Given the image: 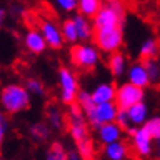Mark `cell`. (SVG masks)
Instances as JSON below:
<instances>
[{
	"label": "cell",
	"mask_w": 160,
	"mask_h": 160,
	"mask_svg": "<svg viewBox=\"0 0 160 160\" xmlns=\"http://www.w3.org/2000/svg\"><path fill=\"white\" fill-rule=\"evenodd\" d=\"M144 65H146V69L148 72V77H150L151 82H157L160 78V65L157 63L154 58L150 59H144Z\"/></svg>",
	"instance_id": "obj_27"
},
{
	"label": "cell",
	"mask_w": 160,
	"mask_h": 160,
	"mask_svg": "<svg viewBox=\"0 0 160 160\" xmlns=\"http://www.w3.org/2000/svg\"><path fill=\"white\" fill-rule=\"evenodd\" d=\"M24 46L31 54H41L49 47L38 28H29L24 34Z\"/></svg>",
	"instance_id": "obj_11"
},
{
	"label": "cell",
	"mask_w": 160,
	"mask_h": 160,
	"mask_svg": "<svg viewBox=\"0 0 160 160\" xmlns=\"http://www.w3.org/2000/svg\"><path fill=\"white\" fill-rule=\"evenodd\" d=\"M71 60L75 68L81 71H91L100 62V50L97 46L87 43L75 44L71 50Z\"/></svg>",
	"instance_id": "obj_4"
},
{
	"label": "cell",
	"mask_w": 160,
	"mask_h": 160,
	"mask_svg": "<svg viewBox=\"0 0 160 160\" xmlns=\"http://www.w3.org/2000/svg\"><path fill=\"white\" fill-rule=\"evenodd\" d=\"M75 148H77L78 153L82 156L85 160H94L96 159V147H94L92 140H87V141H84V142L75 144Z\"/></svg>",
	"instance_id": "obj_26"
},
{
	"label": "cell",
	"mask_w": 160,
	"mask_h": 160,
	"mask_svg": "<svg viewBox=\"0 0 160 160\" xmlns=\"http://www.w3.org/2000/svg\"><path fill=\"white\" fill-rule=\"evenodd\" d=\"M118 110H119V106L116 104V102L97 103L88 112H85V116H87V121L90 123V126L98 128L103 123L116 121Z\"/></svg>",
	"instance_id": "obj_7"
},
{
	"label": "cell",
	"mask_w": 160,
	"mask_h": 160,
	"mask_svg": "<svg viewBox=\"0 0 160 160\" xmlns=\"http://www.w3.org/2000/svg\"><path fill=\"white\" fill-rule=\"evenodd\" d=\"M31 104V94L25 85L9 84L0 92V106L8 115H16L27 110Z\"/></svg>",
	"instance_id": "obj_1"
},
{
	"label": "cell",
	"mask_w": 160,
	"mask_h": 160,
	"mask_svg": "<svg viewBox=\"0 0 160 160\" xmlns=\"http://www.w3.org/2000/svg\"><path fill=\"white\" fill-rule=\"evenodd\" d=\"M142 126L150 132L153 140H156V141L160 140V116H154V118H151V119H147V122Z\"/></svg>",
	"instance_id": "obj_29"
},
{
	"label": "cell",
	"mask_w": 160,
	"mask_h": 160,
	"mask_svg": "<svg viewBox=\"0 0 160 160\" xmlns=\"http://www.w3.org/2000/svg\"><path fill=\"white\" fill-rule=\"evenodd\" d=\"M103 156L106 160H126L129 156V148L122 140L103 146Z\"/></svg>",
	"instance_id": "obj_16"
},
{
	"label": "cell",
	"mask_w": 160,
	"mask_h": 160,
	"mask_svg": "<svg viewBox=\"0 0 160 160\" xmlns=\"http://www.w3.org/2000/svg\"><path fill=\"white\" fill-rule=\"evenodd\" d=\"M66 128H68L69 135L72 137L75 144L91 140V137H90V123L87 121V116L77 103L69 106L68 115H66Z\"/></svg>",
	"instance_id": "obj_3"
},
{
	"label": "cell",
	"mask_w": 160,
	"mask_h": 160,
	"mask_svg": "<svg viewBox=\"0 0 160 160\" xmlns=\"http://www.w3.org/2000/svg\"><path fill=\"white\" fill-rule=\"evenodd\" d=\"M25 87H27V90L29 91L31 96H37V97H44L46 96V85L38 78L35 77L28 78L27 82H25Z\"/></svg>",
	"instance_id": "obj_24"
},
{
	"label": "cell",
	"mask_w": 160,
	"mask_h": 160,
	"mask_svg": "<svg viewBox=\"0 0 160 160\" xmlns=\"http://www.w3.org/2000/svg\"><path fill=\"white\" fill-rule=\"evenodd\" d=\"M44 119H46L44 122L52 128V131H62L66 126V115L54 104H50L46 107Z\"/></svg>",
	"instance_id": "obj_15"
},
{
	"label": "cell",
	"mask_w": 160,
	"mask_h": 160,
	"mask_svg": "<svg viewBox=\"0 0 160 160\" xmlns=\"http://www.w3.org/2000/svg\"><path fill=\"white\" fill-rule=\"evenodd\" d=\"M109 69H110L113 77H122L128 71L125 54L121 53V52L112 53L110 58H109Z\"/></svg>",
	"instance_id": "obj_19"
},
{
	"label": "cell",
	"mask_w": 160,
	"mask_h": 160,
	"mask_svg": "<svg viewBox=\"0 0 160 160\" xmlns=\"http://www.w3.org/2000/svg\"><path fill=\"white\" fill-rule=\"evenodd\" d=\"M91 97L94 103H109L115 102L116 98V87L112 82H100L91 91Z\"/></svg>",
	"instance_id": "obj_17"
},
{
	"label": "cell",
	"mask_w": 160,
	"mask_h": 160,
	"mask_svg": "<svg viewBox=\"0 0 160 160\" xmlns=\"http://www.w3.org/2000/svg\"><path fill=\"white\" fill-rule=\"evenodd\" d=\"M68 157H69V160H85L82 156L78 153L77 148H73V150H68Z\"/></svg>",
	"instance_id": "obj_33"
},
{
	"label": "cell",
	"mask_w": 160,
	"mask_h": 160,
	"mask_svg": "<svg viewBox=\"0 0 160 160\" xmlns=\"http://www.w3.org/2000/svg\"><path fill=\"white\" fill-rule=\"evenodd\" d=\"M129 135H131V142L137 154L141 157H147L151 154L153 151V137L150 132L147 131L144 126H134L129 129Z\"/></svg>",
	"instance_id": "obj_10"
},
{
	"label": "cell",
	"mask_w": 160,
	"mask_h": 160,
	"mask_svg": "<svg viewBox=\"0 0 160 160\" xmlns=\"http://www.w3.org/2000/svg\"><path fill=\"white\" fill-rule=\"evenodd\" d=\"M142 100H144V90L141 87H137L131 82H125L119 88H116L115 102L119 106V109H128L132 104L140 103Z\"/></svg>",
	"instance_id": "obj_9"
},
{
	"label": "cell",
	"mask_w": 160,
	"mask_h": 160,
	"mask_svg": "<svg viewBox=\"0 0 160 160\" xmlns=\"http://www.w3.org/2000/svg\"><path fill=\"white\" fill-rule=\"evenodd\" d=\"M44 160H69L68 150L65 148V146H63L62 142L56 141V142H53V144L47 148Z\"/></svg>",
	"instance_id": "obj_23"
},
{
	"label": "cell",
	"mask_w": 160,
	"mask_h": 160,
	"mask_svg": "<svg viewBox=\"0 0 160 160\" xmlns=\"http://www.w3.org/2000/svg\"><path fill=\"white\" fill-rule=\"evenodd\" d=\"M78 104V106L81 107L84 110V113L85 112H88L90 109H91L96 103H94V100H92L91 97V92L85 91V90H79V92H78V97H77V102H75Z\"/></svg>",
	"instance_id": "obj_28"
},
{
	"label": "cell",
	"mask_w": 160,
	"mask_h": 160,
	"mask_svg": "<svg viewBox=\"0 0 160 160\" xmlns=\"http://www.w3.org/2000/svg\"><path fill=\"white\" fill-rule=\"evenodd\" d=\"M58 84H59V97L60 102L66 106H71L77 102L78 92H79V84H78V78L71 68H63L59 69L58 72Z\"/></svg>",
	"instance_id": "obj_5"
},
{
	"label": "cell",
	"mask_w": 160,
	"mask_h": 160,
	"mask_svg": "<svg viewBox=\"0 0 160 160\" xmlns=\"http://www.w3.org/2000/svg\"><path fill=\"white\" fill-rule=\"evenodd\" d=\"M8 129H9V121H8V116L3 110H0V147L3 144V141L6 138V134H8Z\"/></svg>",
	"instance_id": "obj_32"
},
{
	"label": "cell",
	"mask_w": 160,
	"mask_h": 160,
	"mask_svg": "<svg viewBox=\"0 0 160 160\" xmlns=\"http://www.w3.org/2000/svg\"><path fill=\"white\" fill-rule=\"evenodd\" d=\"M56 8L65 13H72L78 8V0H53Z\"/></svg>",
	"instance_id": "obj_30"
},
{
	"label": "cell",
	"mask_w": 160,
	"mask_h": 160,
	"mask_svg": "<svg viewBox=\"0 0 160 160\" xmlns=\"http://www.w3.org/2000/svg\"><path fill=\"white\" fill-rule=\"evenodd\" d=\"M126 112H128V116H129V121H131L132 126H142L147 122L148 109H147V104L144 102L132 104L131 107L126 109Z\"/></svg>",
	"instance_id": "obj_18"
},
{
	"label": "cell",
	"mask_w": 160,
	"mask_h": 160,
	"mask_svg": "<svg viewBox=\"0 0 160 160\" xmlns=\"http://www.w3.org/2000/svg\"><path fill=\"white\" fill-rule=\"evenodd\" d=\"M38 29L41 31V34L50 49H62L65 40H63L60 25L56 21H53L52 18H41L38 22Z\"/></svg>",
	"instance_id": "obj_8"
},
{
	"label": "cell",
	"mask_w": 160,
	"mask_h": 160,
	"mask_svg": "<svg viewBox=\"0 0 160 160\" xmlns=\"http://www.w3.org/2000/svg\"><path fill=\"white\" fill-rule=\"evenodd\" d=\"M60 29H62V35H63V40L65 43H71V44H75L78 43V32H77V27L73 24L72 18L69 19H65L60 25Z\"/></svg>",
	"instance_id": "obj_22"
},
{
	"label": "cell",
	"mask_w": 160,
	"mask_h": 160,
	"mask_svg": "<svg viewBox=\"0 0 160 160\" xmlns=\"http://www.w3.org/2000/svg\"><path fill=\"white\" fill-rule=\"evenodd\" d=\"M159 53V46L157 41L153 38H147L144 43L141 44L140 47V56L142 59H150V58H156Z\"/></svg>",
	"instance_id": "obj_25"
},
{
	"label": "cell",
	"mask_w": 160,
	"mask_h": 160,
	"mask_svg": "<svg viewBox=\"0 0 160 160\" xmlns=\"http://www.w3.org/2000/svg\"><path fill=\"white\" fill-rule=\"evenodd\" d=\"M50 134H52V128L46 122H35V123H31V126H29L31 138L38 141V142H46L50 138Z\"/></svg>",
	"instance_id": "obj_20"
},
{
	"label": "cell",
	"mask_w": 160,
	"mask_h": 160,
	"mask_svg": "<svg viewBox=\"0 0 160 160\" xmlns=\"http://www.w3.org/2000/svg\"><path fill=\"white\" fill-rule=\"evenodd\" d=\"M6 15H8V12H6L3 8H0V27L5 24V21H6Z\"/></svg>",
	"instance_id": "obj_34"
},
{
	"label": "cell",
	"mask_w": 160,
	"mask_h": 160,
	"mask_svg": "<svg viewBox=\"0 0 160 160\" xmlns=\"http://www.w3.org/2000/svg\"><path fill=\"white\" fill-rule=\"evenodd\" d=\"M125 3L123 0H109L107 3L102 5L96 16L92 18L94 29H106L121 27L125 18Z\"/></svg>",
	"instance_id": "obj_2"
},
{
	"label": "cell",
	"mask_w": 160,
	"mask_h": 160,
	"mask_svg": "<svg viewBox=\"0 0 160 160\" xmlns=\"http://www.w3.org/2000/svg\"><path fill=\"white\" fill-rule=\"evenodd\" d=\"M94 43L104 53H115L119 52V49L123 44V34H122L121 27L115 28H106V29H97L94 31Z\"/></svg>",
	"instance_id": "obj_6"
},
{
	"label": "cell",
	"mask_w": 160,
	"mask_h": 160,
	"mask_svg": "<svg viewBox=\"0 0 160 160\" xmlns=\"http://www.w3.org/2000/svg\"><path fill=\"white\" fill-rule=\"evenodd\" d=\"M0 160H2V157H0Z\"/></svg>",
	"instance_id": "obj_35"
},
{
	"label": "cell",
	"mask_w": 160,
	"mask_h": 160,
	"mask_svg": "<svg viewBox=\"0 0 160 160\" xmlns=\"http://www.w3.org/2000/svg\"><path fill=\"white\" fill-rule=\"evenodd\" d=\"M72 21L75 27H77V32H78V40L81 43H87L91 38H94V25L92 21H90V18L84 16L81 13H77L72 16Z\"/></svg>",
	"instance_id": "obj_14"
},
{
	"label": "cell",
	"mask_w": 160,
	"mask_h": 160,
	"mask_svg": "<svg viewBox=\"0 0 160 160\" xmlns=\"http://www.w3.org/2000/svg\"><path fill=\"white\" fill-rule=\"evenodd\" d=\"M126 75H128V82L134 84L137 87L144 88L151 82L144 62H137L134 65H131L126 71Z\"/></svg>",
	"instance_id": "obj_13"
},
{
	"label": "cell",
	"mask_w": 160,
	"mask_h": 160,
	"mask_svg": "<svg viewBox=\"0 0 160 160\" xmlns=\"http://www.w3.org/2000/svg\"><path fill=\"white\" fill-rule=\"evenodd\" d=\"M102 8V0H78V13L92 19Z\"/></svg>",
	"instance_id": "obj_21"
},
{
	"label": "cell",
	"mask_w": 160,
	"mask_h": 160,
	"mask_svg": "<svg viewBox=\"0 0 160 160\" xmlns=\"http://www.w3.org/2000/svg\"><path fill=\"white\" fill-rule=\"evenodd\" d=\"M96 131H97V140L102 142L103 146H106V144H110V142L121 140L122 134H123V128L116 121H113L100 125L98 128H96Z\"/></svg>",
	"instance_id": "obj_12"
},
{
	"label": "cell",
	"mask_w": 160,
	"mask_h": 160,
	"mask_svg": "<svg viewBox=\"0 0 160 160\" xmlns=\"http://www.w3.org/2000/svg\"><path fill=\"white\" fill-rule=\"evenodd\" d=\"M116 122L122 126V128H123V129H126V131H129L131 128H134L132 123H131V121H129V116H128L126 109H119V110H118Z\"/></svg>",
	"instance_id": "obj_31"
}]
</instances>
